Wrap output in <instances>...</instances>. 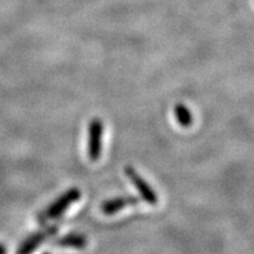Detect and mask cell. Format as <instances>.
<instances>
[{
	"label": "cell",
	"mask_w": 254,
	"mask_h": 254,
	"mask_svg": "<svg viewBox=\"0 0 254 254\" xmlns=\"http://www.w3.org/2000/svg\"><path fill=\"white\" fill-rule=\"evenodd\" d=\"M80 198V190L77 189V187H72V189L64 192L62 195H59L58 198H57L52 204L47 206L45 209H43V211L37 215V220L39 221L40 224H45L47 221L59 218L64 212L67 211L69 206L74 204V202H77Z\"/></svg>",
	"instance_id": "cell-1"
},
{
	"label": "cell",
	"mask_w": 254,
	"mask_h": 254,
	"mask_svg": "<svg viewBox=\"0 0 254 254\" xmlns=\"http://www.w3.org/2000/svg\"><path fill=\"white\" fill-rule=\"evenodd\" d=\"M58 224L49 225V226L41 228L40 231H38L36 233L32 234V236L27 237L26 239L19 245L15 254H32L41 245V244L44 243V241H46L47 239H50V238L56 236V234L58 233Z\"/></svg>",
	"instance_id": "cell-2"
},
{
	"label": "cell",
	"mask_w": 254,
	"mask_h": 254,
	"mask_svg": "<svg viewBox=\"0 0 254 254\" xmlns=\"http://www.w3.org/2000/svg\"><path fill=\"white\" fill-rule=\"evenodd\" d=\"M103 134L104 123L99 118H93L88 125V144L87 153L92 161H97L101 155L103 148Z\"/></svg>",
	"instance_id": "cell-3"
},
{
	"label": "cell",
	"mask_w": 254,
	"mask_h": 254,
	"mask_svg": "<svg viewBox=\"0 0 254 254\" xmlns=\"http://www.w3.org/2000/svg\"><path fill=\"white\" fill-rule=\"evenodd\" d=\"M125 174L131 180V183L135 186L136 190L139 192V194L141 195V198L144 201L147 202L150 205H155L158 202V195L154 192L153 189L145 182L144 178L135 171L134 167L132 166H126L125 167Z\"/></svg>",
	"instance_id": "cell-4"
},
{
	"label": "cell",
	"mask_w": 254,
	"mask_h": 254,
	"mask_svg": "<svg viewBox=\"0 0 254 254\" xmlns=\"http://www.w3.org/2000/svg\"><path fill=\"white\" fill-rule=\"evenodd\" d=\"M140 202V199L133 195L126 196H117V198L109 199L101 204V212L106 215H113L118 213L122 209L128 207V206L138 205Z\"/></svg>",
	"instance_id": "cell-5"
},
{
	"label": "cell",
	"mask_w": 254,
	"mask_h": 254,
	"mask_svg": "<svg viewBox=\"0 0 254 254\" xmlns=\"http://www.w3.org/2000/svg\"><path fill=\"white\" fill-rule=\"evenodd\" d=\"M87 238L82 233H68L56 240V246L82 250L87 246Z\"/></svg>",
	"instance_id": "cell-6"
},
{
	"label": "cell",
	"mask_w": 254,
	"mask_h": 254,
	"mask_svg": "<svg viewBox=\"0 0 254 254\" xmlns=\"http://www.w3.org/2000/svg\"><path fill=\"white\" fill-rule=\"evenodd\" d=\"M174 117H176L177 123L179 124L182 127H190L193 124V116L192 112L186 105H184L182 103L177 104L174 106Z\"/></svg>",
	"instance_id": "cell-7"
},
{
	"label": "cell",
	"mask_w": 254,
	"mask_h": 254,
	"mask_svg": "<svg viewBox=\"0 0 254 254\" xmlns=\"http://www.w3.org/2000/svg\"><path fill=\"white\" fill-rule=\"evenodd\" d=\"M0 254H6V247L0 244Z\"/></svg>",
	"instance_id": "cell-8"
},
{
	"label": "cell",
	"mask_w": 254,
	"mask_h": 254,
	"mask_svg": "<svg viewBox=\"0 0 254 254\" xmlns=\"http://www.w3.org/2000/svg\"><path fill=\"white\" fill-rule=\"evenodd\" d=\"M43 254H51V253H49V252H45V253H43Z\"/></svg>",
	"instance_id": "cell-9"
}]
</instances>
